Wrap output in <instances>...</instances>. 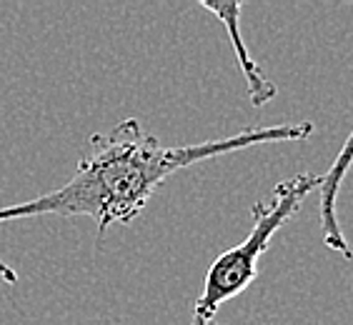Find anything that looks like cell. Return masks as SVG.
<instances>
[{"instance_id":"obj_4","label":"cell","mask_w":353,"mask_h":325,"mask_svg":"<svg viewBox=\"0 0 353 325\" xmlns=\"http://www.w3.org/2000/svg\"><path fill=\"white\" fill-rule=\"evenodd\" d=\"M201 8H205L208 13H213L218 21L223 23L225 35L231 41L233 50H236L238 58V68L243 73L245 88H248V95H251V103L256 108H263L265 103H271L276 98V85H273L263 73H261L259 63L253 61L248 48H245L243 38H241V10H243V3H208V0H201Z\"/></svg>"},{"instance_id":"obj_5","label":"cell","mask_w":353,"mask_h":325,"mask_svg":"<svg viewBox=\"0 0 353 325\" xmlns=\"http://www.w3.org/2000/svg\"><path fill=\"white\" fill-rule=\"evenodd\" d=\"M0 280H3L6 285H15V283H18V273H15L8 263H3V260H0Z\"/></svg>"},{"instance_id":"obj_2","label":"cell","mask_w":353,"mask_h":325,"mask_svg":"<svg viewBox=\"0 0 353 325\" xmlns=\"http://www.w3.org/2000/svg\"><path fill=\"white\" fill-rule=\"evenodd\" d=\"M321 176L299 173V176L281 180L271 198L253 205L251 233L236 245L216 258L203 278V291L193 305L190 325H218L216 315L221 305L233 300L236 295L251 288L259 275V260L265 255L273 235L301 210L303 200L319 188Z\"/></svg>"},{"instance_id":"obj_3","label":"cell","mask_w":353,"mask_h":325,"mask_svg":"<svg viewBox=\"0 0 353 325\" xmlns=\"http://www.w3.org/2000/svg\"><path fill=\"white\" fill-rule=\"evenodd\" d=\"M353 165V130L341 145L339 156L331 162V168L321 176L319 183V218H321V235L326 248L333 253H341L346 260H353V251L348 248V240L341 231V220L336 213V203H339V190L346 180L348 170Z\"/></svg>"},{"instance_id":"obj_1","label":"cell","mask_w":353,"mask_h":325,"mask_svg":"<svg viewBox=\"0 0 353 325\" xmlns=\"http://www.w3.org/2000/svg\"><path fill=\"white\" fill-rule=\"evenodd\" d=\"M313 130L311 123H285L245 128L236 136L196 145H161L158 138L143 133L136 118H125L108 133L90 138V153L68 183L33 200L3 205L0 223L38 216H85L98 225V235H105L113 225L133 223L165 178L178 170L265 143L306 140Z\"/></svg>"}]
</instances>
